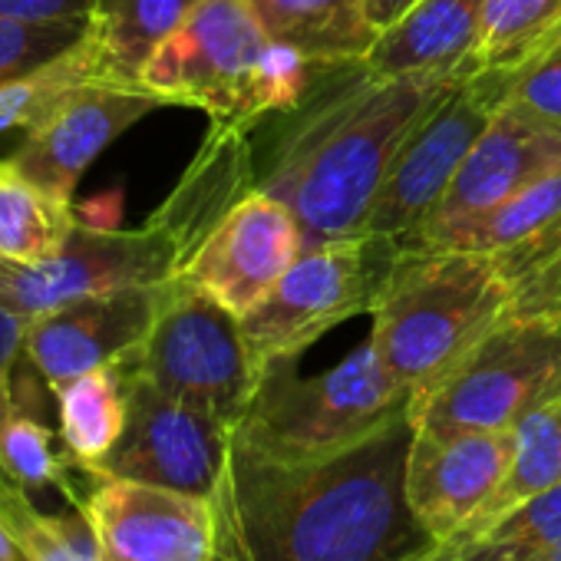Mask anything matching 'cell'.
I'll return each instance as SVG.
<instances>
[{
  "mask_svg": "<svg viewBox=\"0 0 561 561\" xmlns=\"http://www.w3.org/2000/svg\"><path fill=\"white\" fill-rule=\"evenodd\" d=\"M413 413L318 462H271L238 443L211 502L215 561H407L439 541L407 502Z\"/></svg>",
  "mask_w": 561,
  "mask_h": 561,
  "instance_id": "obj_1",
  "label": "cell"
},
{
  "mask_svg": "<svg viewBox=\"0 0 561 561\" xmlns=\"http://www.w3.org/2000/svg\"><path fill=\"white\" fill-rule=\"evenodd\" d=\"M466 77H377L364 60L321 67L291 113L261 123L254 188L295 211L305 248L360 234L403 139Z\"/></svg>",
  "mask_w": 561,
  "mask_h": 561,
  "instance_id": "obj_2",
  "label": "cell"
},
{
  "mask_svg": "<svg viewBox=\"0 0 561 561\" xmlns=\"http://www.w3.org/2000/svg\"><path fill=\"white\" fill-rule=\"evenodd\" d=\"M370 318V347L423 400L512 318V305L489 251L400 248Z\"/></svg>",
  "mask_w": 561,
  "mask_h": 561,
  "instance_id": "obj_3",
  "label": "cell"
},
{
  "mask_svg": "<svg viewBox=\"0 0 561 561\" xmlns=\"http://www.w3.org/2000/svg\"><path fill=\"white\" fill-rule=\"evenodd\" d=\"M321 67L271 41L248 0H198L146 64L142 87L169 106H195L211 123L254 133L264 119L291 113Z\"/></svg>",
  "mask_w": 561,
  "mask_h": 561,
  "instance_id": "obj_4",
  "label": "cell"
},
{
  "mask_svg": "<svg viewBox=\"0 0 561 561\" xmlns=\"http://www.w3.org/2000/svg\"><path fill=\"white\" fill-rule=\"evenodd\" d=\"M298 360L264 364L231 443L271 462H318L374 439L413 413L416 397L383 367L370 341L314 377H305Z\"/></svg>",
  "mask_w": 561,
  "mask_h": 561,
  "instance_id": "obj_5",
  "label": "cell"
},
{
  "mask_svg": "<svg viewBox=\"0 0 561 561\" xmlns=\"http://www.w3.org/2000/svg\"><path fill=\"white\" fill-rule=\"evenodd\" d=\"M126 364L162 393L218 416L231 430L264 374L241 318L182 274L165 285L152 331Z\"/></svg>",
  "mask_w": 561,
  "mask_h": 561,
  "instance_id": "obj_6",
  "label": "cell"
},
{
  "mask_svg": "<svg viewBox=\"0 0 561 561\" xmlns=\"http://www.w3.org/2000/svg\"><path fill=\"white\" fill-rule=\"evenodd\" d=\"M397 254L400 241L367 231L305 248L271 295L241 318L257 364L301 357L328 331L370 314Z\"/></svg>",
  "mask_w": 561,
  "mask_h": 561,
  "instance_id": "obj_7",
  "label": "cell"
},
{
  "mask_svg": "<svg viewBox=\"0 0 561 561\" xmlns=\"http://www.w3.org/2000/svg\"><path fill=\"white\" fill-rule=\"evenodd\" d=\"M561 400V321H502L433 393L413 403L423 430H515Z\"/></svg>",
  "mask_w": 561,
  "mask_h": 561,
  "instance_id": "obj_8",
  "label": "cell"
},
{
  "mask_svg": "<svg viewBox=\"0 0 561 561\" xmlns=\"http://www.w3.org/2000/svg\"><path fill=\"white\" fill-rule=\"evenodd\" d=\"M185 267L182 241L149 218L142 228L73 225L44 261H0V305L34 321L93 295L169 285Z\"/></svg>",
  "mask_w": 561,
  "mask_h": 561,
  "instance_id": "obj_9",
  "label": "cell"
},
{
  "mask_svg": "<svg viewBox=\"0 0 561 561\" xmlns=\"http://www.w3.org/2000/svg\"><path fill=\"white\" fill-rule=\"evenodd\" d=\"M508 83L512 70H479L410 129L367 211V234L407 244L430 221L466 156L508 100Z\"/></svg>",
  "mask_w": 561,
  "mask_h": 561,
  "instance_id": "obj_10",
  "label": "cell"
},
{
  "mask_svg": "<svg viewBox=\"0 0 561 561\" xmlns=\"http://www.w3.org/2000/svg\"><path fill=\"white\" fill-rule=\"evenodd\" d=\"M126 426L116 446L90 476L126 479L211 499L231 449V426L218 416L182 403L126 360Z\"/></svg>",
  "mask_w": 561,
  "mask_h": 561,
  "instance_id": "obj_11",
  "label": "cell"
},
{
  "mask_svg": "<svg viewBox=\"0 0 561 561\" xmlns=\"http://www.w3.org/2000/svg\"><path fill=\"white\" fill-rule=\"evenodd\" d=\"M416 248L489 251L505 280L512 318L561 321V169L495 211Z\"/></svg>",
  "mask_w": 561,
  "mask_h": 561,
  "instance_id": "obj_12",
  "label": "cell"
},
{
  "mask_svg": "<svg viewBox=\"0 0 561 561\" xmlns=\"http://www.w3.org/2000/svg\"><path fill=\"white\" fill-rule=\"evenodd\" d=\"M301 251L305 231L295 211L274 195L251 188L195 248L182 277L244 318L271 295Z\"/></svg>",
  "mask_w": 561,
  "mask_h": 561,
  "instance_id": "obj_13",
  "label": "cell"
},
{
  "mask_svg": "<svg viewBox=\"0 0 561 561\" xmlns=\"http://www.w3.org/2000/svg\"><path fill=\"white\" fill-rule=\"evenodd\" d=\"M554 169H561V126L505 100L466 156L430 221L400 248L426 244L466 221L495 211Z\"/></svg>",
  "mask_w": 561,
  "mask_h": 561,
  "instance_id": "obj_14",
  "label": "cell"
},
{
  "mask_svg": "<svg viewBox=\"0 0 561 561\" xmlns=\"http://www.w3.org/2000/svg\"><path fill=\"white\" fill-rule=\"evenodd\" d=\"M162 106L169 103L142 83H83L27 129V139L8 162L44 192L73 202V192L96 156Z\"/></svg>",
  "mask_w": 561,
  "mask_h": 561,
  "instance_id": "obj_15",
  "label": "cell"
},
{
  "mask_svg": "<svg viewBox=\"0 0 561 561\" xmlns=\"http://www.w3.org/2000/svg\"><path fill=\"white\" fill-rule=\"evenodd\" d=\"M512 430H423L407 456V502L433 541H456L502 485Z\"/></svg>",
  "mask_w": 561,
  "mask_h": 561,
  "instance_id": "obj_16",
  "label": "cell"
},
{
  "mask_svg": "<svg viewBox=\"0 0 561 561\" xmlns=\"http://www.w3.org/2000/svg\"><path fill=\"white\" fill-rule=\"evenodd\" d=\"M83 508L96 531L100 561H215L208 499L93 476Z\"/></svg>",
  "mask_w": 561,
  "mask_h": 561,
  "instance_id": "obj_17",
  "label": "cell"
},
{
  "mask_svg": "<svg viewBox=\"0 0 561 561\" xmlns=\"http://www.w3.org/2000/svg\"><path fill=\"white\" fill-rule=\"evenodd\" d=\"M165 285L80 298L27 324L24 357L50 393L96 367L129 360L152 331Z\"/></svg>",
  "mask_w": 561,
  "mask_h": 561,
  "instance_id": "obj_18",
  "label": "cell"
},
{
  "mask_svg": "<svg viewBox=\"0 0 561 561\" xmlns=\"http://www.w3.org/2000/svg\"><path fill=\"white\" fill-rule=\"evenodd\" d=\"M254 188V136L238 126L211 123L208 139L185 169L172 195L156 208L185 248V261L211 234V228Z\"/></svg>",
  "mask_w": 561,
  "mask_h": 561,
  "instance_id": "obj_19",
  "label": "cell"
},
{
  "mask_svg": "<svg viewBox=\"0 0 561 561\" xmlns=\"http://www.w3.org/2000/svg\"><path fill=\"white\" fill-rule=\"evenodd\" d=\"M485 0H420L397 24L377 34L364 64L377 77L416 73H479Z\"/></svg>",
  "mask_w": 561,
  "mask_h": 561,
  "instance_id": "obj_20",
  "label": "cell"
},
{
  "mask_svg": "<svg viewBox=\"0 0 561 561\" xmlns=\"http://www.w3.org/2000/svg\"><path fill=\"white\" fill-rule=\"evenodd\" d=\"M44 387L47 380L21 354L0 390V472L27 492L60 489L70 505H83V495H77L73 485V469L80 466L67 456V449H57L60 433H54L41 416Z\"/></svg>",
  "mask_w": 561,
  "mask_h": 561,
  "instance_id": "obj_21",
  "label": "cell"
},
{
  "mask_svg": "<svg viewBox=\"0 0 561 561\" xmlns=\"http://www.w3.org/2000/svg\"><path fill=\"white\" fill-rule=\"evenodd\" d=\"M248 8L271 41L295 47L311 64L364 60L377 41L367 0H248Z\"/></svg>",
  "mask_w": 561,
  "mask_h": 561,
  "instance_id": "obj_22",
  "label": "cell"
},
{
  "mask_svg": "<svg viewBox=\"0 0 561 561\" xmlns=\"http://www.w3.org/2000/svg\"><path fill=\"white\" fill-rule=\"evenodd\" d=\"M198 0H96L90 37L116 83H142L152 54L182 27Z\"/></svg>",
  "mask_w": 561,
  "mask_h": 561,
  "instance_id": "obj_23",
  "label": "cell"
},
{
  "mask_svg": "<svg viewBox=\"0 0 561 561\" xmlns=\"http://www.w3.org/2000/svg\"><path fill=\"white\" fill-rule=\"evenodd\" d=\"M60 443L80 472H93L116 446L126 426V370L123 364L96 367L54 390Z\"/></svg>",
  "mask_w": 561,
  "mask_h": 561,
  "instance_id": "obj_24",
  "label": "cell"
},
{
  "mask_svg": "<svg viewBox=\"0 0 561 561\" xmlns=\"http://www.w3.org/2000/svg\"><path fill=\"white\" fill-rule=\"evenodd\" d=\"M515 453L508 462V472L489 505L472 518V525L456 538L459 545L495 525L502 515L518 508L522 502L548 492L561 482V400L528 413L522 423H515Z\"/></svg>",
  "mask_w": 561,
  "mask_h": 561,
  "instance_id": "obj_25",
  "label": "cell"
},
{
  "mask_svg": "<svg viewBox=\"0 0 561 561\" xmlns=\"http://www.w3.org/2000/svg\"><path fill=\"white\" fill-rule=\"evenodd\" d=\"M73 225V202L44 192L11 162H0V261H44L60 251Z\"/></svg>",
  "mask_w": 561,
  "mask_h": 561,
  "instance_id": "obj_26",
  "label": "cell"
},
{
  "mask_svg": "<svg viewBox=\"0 0 561 561\" xmlns=\"http://www.w3.org/2000/svg\"><path fill=\"white\" fill-rule=\"evenodd\" d=\"M0 518L24 561H100L96 531L83 505L67 515H50L4 472H0Z\"/></svg>",
  "mask_w": 561,
  "mask_h": 561,
  "instance_id": "obj_27",
  "label": "cell"
},
{
  "mask_svg": "<svg viewBox=\"0 0 561 561\" xmlns=\"http://www.w3.org/2000/svg\"><path fill=\"white\" fill-rule=\"evenodd\" d=\"M93 80H113V77L106 73L100 47L87 31V37L80 44L64 50L50 64H44V67H37V70H31V73L0 87V136L11 133V129H31L67 93H73V90H80L83 83H93Z\"/></svg>",
  "mask_w": 561,
  "mask_h": 561,
  "instance_id": "obj_28",
  "label": "cell"
},
{
  "mask_svg": "<svg viewBox=\"0 0 561 561\" xmlns=\"http://www.w3.org/2000/svg\"><path fill=\"white\" fill-rule=\"evenodd\" d=\"M561 37V0H485L476 70H518Z\"/></svg>",
  "mask_w": 561,
  "mask_h": 561,
  "instance_id": "obj_29",
  "label": "cell"
},
{
  "mask_svg": "<svg viewBox=\"0 0 561 561\" xmlns=\"http://www.w3.org/2000/svg\"><path fill=\"white\" fill-rule=\"evenodd\" d=\"M561 541V482L462 541V561H541Z\"/></svg>",
  "mask_w": 561,
  "mask_h": 561,
  "instance_id": "obj_30",
  "label": "cell"
},
{
  "mask_svg": "<svg viewBox=\"0 0 561 561\" xmlns=\"http://www.w3.org/2000/svg\"><path fill=\"white\" fill-rule=\"evenodd\" d=\"M90 31V18L83 21H54V24H27L0 18V87L50 64L73 44H80Z\"/></svg>",
  "mask_w": 561,
  "mask_h": 561,
  "instance_id": "obj_31",
  "label": "cell"
},
{
  "mask_svg": "<svg viewBox=\"0 0 561 561\" xmlns=\"http://www.w3.org/2000/svg\"><path fill=\"white\" fill-rule=\"evenodd\" d=\"M508 100L561 126V37L525 67L512 70Z\"/></svg>",
  "mask_w": 561,
  "mask_h": 561,
  "instance_id": "obj_32",
  "label": "cell"
},
{
  "mask_svg": "<svg viewBox=\"0 0 561 561\" xmlns=\"http://www.w3.org/2000/svg\"><path fill=\"white\" fill-rule=\"evenodd\" d=\"M96 8V0H0V18L54 24V21H83Z\"/></svg>",
  "mask_w": 561,
  "mask_h": 561,
  "instance_id": "obj_33",
  "label": "cell"
},
{
  "mask_svg": "<svg viewBox=\"0 0 561 561\" xmlns=\"http://www.w3.org/2000/svg\"><path fill=\"white\" fill-rule=\"evenodd\" d=\"M27 318H21L18 311L0 305V390H4L14 364L24 354V337H27Z\"/></svg>",
  "mask_w": 561,
  "mask_h": 561,
  "instance_id": "obj_34",
  "label": "cell"
},
{
  "mask_svg": "<svg viewBox=\"0 0 561 561\" xmlns=\"http://www.w3.org/2000/svg\"><path fill=\"white\" fill-rule=\"evenodd\" d=\"M413 4H420V0H367V21L377 34H383L390 24H397Z\"/></svg>",
  "mask_w": 561,
  "mask_h": 561,
  "instance_id": "obj_35",
  "label": "cell"
},
{
  "mask_svg": "<svg viewBox=\"0 0 561 561\" xmlns=\"http://www.w3.org/2000/svg\"><path fill=\"white\" fill-rule=\"evenodd\" d=\"M407 561H462V545L459 541H439V545H433V548H426Z\"/></svg>",
  "mask_w": 561,
  "mask_h": 561,
  "instance_id": "obj_36",
  "label": "cell"
},
{
  "mask_svg": "<svg viewBox=\"0 0 561 561\" xmlns=\"http://www.w3.org/2000/svg\"><path fill=\"white\" fill-rule=\"evenodd\" d=\"M541 561H561V541H558V545H554V548H551V551H548Z\"/></svg>",
  "mask_w": 561,
  "mask_h": 561,
  "instance_id": "obj_37",
  "label": "cell"
}]
</instances>
